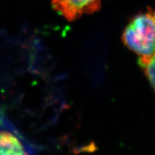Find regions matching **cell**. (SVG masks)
<instances>
[{"mask_svg": "<svg viewBox=\"0 0 155 155\" xmlns=\"http://www.w3.org/2000/svg\"><path fill=\"white\" fill-rule=\"evenodd\" d=\"M124 45L140 58H148L155 53V20L151 9L134 16L124 29Z\"/></svg>", "mask_w": 155, "mask_h": 155, "instance_id": "cell-1", "label": "cell"}, {"mask_svg": "<svg viewBox=\"0 0 155 155\" xmlns=\"http://www.w3.org/2000/svg\"><path fill=\"white\" fill-rule=\"evenodd\" d=\"M53 9L67 21H74L85 14L100 11L101 0H52Z\"/></svg>", "mask_w": 155, "mask_h": 155, "instance_id": "cell-2", "label": "cell"}, {"mask_svg": "<svg viewBox=\"0 0 155 155\" xmlns=\"http://www.w3.org/2000/svg\"><path fill=\"white\" fill-rule=\"evenodd\" d=\"M26 150L16 135L8 130H0V154H26Z\"/></svg>", "mask_w": 155, "mask_h": 155, "instance_id": "cell-3", "label": "cell"}, {"mask_svg": "<svg viewBox=\"0 0 155 155\" xmlns=\"http://www.w3.org/2000/svg\"><path fill=\"white\" fill-rule=\"evenodd\" d=\"M138 63L155 91V53L148 58H139Z\"/></svg>", "mask_w": 155, "mask_h": 155, "instance_id": "cell-4", "label": "cell"}, {"mask_svg": "<svg viewBox=\"0 0 155 155\" xmlns=\"http://www.w3.org/2000/svg\"><path fill=\"white\" fill-rule=\"evenodd\" d=\"M151 13H152L153 16V18H154V20H155V11H151Z\"/></svg>", "mask_w": 155, "mask_h": 155, "instance_id": "cell-5", "label": "cell"}]
</instances>
